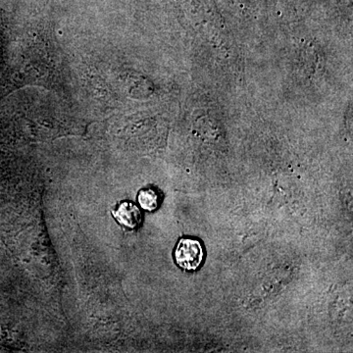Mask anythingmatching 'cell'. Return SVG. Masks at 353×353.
<instances>
[{
    "label": "cell",
    "instance_id": "1",
    "mask_svg": "<svg viewBox=\"0 0 353 353\" xmlns=\"http://www.w3.org/2000/svg\"><path fill=\"white\" fill-rule=\"evenodd\" d=\"M203 255L201 243L194 239H182L175 250L176 263L187 271L196 270L201 266Z\"/></svg>",
    "mask_w": 353,
    "mask_h": 353
},
{
    "label": "cell",
    "instance_id": "2",
    "mask_svg": "<svg viewBox=\"0 0 353 353\" xmlns=\"http://www.w3.org/2000/svg\"><path fill=\"white\" fill-rule=\"evenodd\" d=\"M112 215L119 224L131 230L139 227L143 221V215L138 206L129 201L121 202L117 209L112 211Z\"/></svg>",
    "mask_w": 353,
    "mask_h": 353
},
{
    "label": "cell",
    "instance_id": "3",
    "mask_svg": "<svg viewBox=\"0 0 353 353\" xmlns=\"http://www.w3.org/2000/svg\"><path fill=\"white\" fill-rule=\"evenodd\" d=\"M138 201L141 208L150 212L157 210L160 202L157 190L153 189L141 190L139 192Z\"/></svg>",
    "mask_w": 353,
    "mask_h": 353
}]
</instances>
